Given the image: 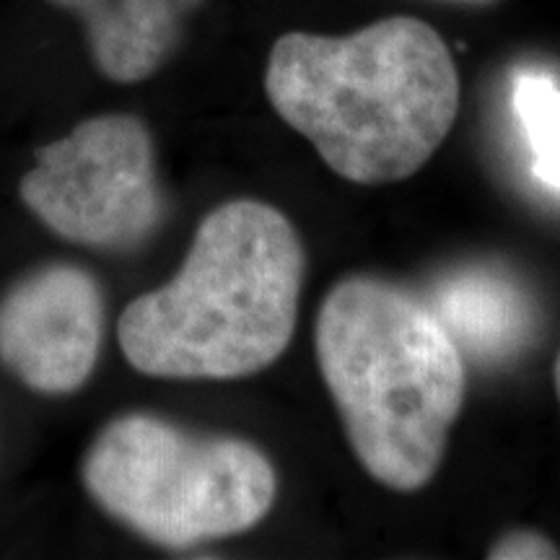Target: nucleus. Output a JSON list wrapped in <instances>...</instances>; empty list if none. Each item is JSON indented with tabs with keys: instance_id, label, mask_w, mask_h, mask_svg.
<instances>
[{
	"instance_id": "1",
	"label": "nucleus",
	"mask_w": 560,
	"mask_h": 560,
	"mask_svg": "<svg viewBox=\"0 0 560 560\" xmlns=\"http://www.w3.org/2000/svg\"><path fill=\"white\" fill-rule=\"evenodd\" d=\"M265 91L280 120L355 185L412 177L459 112L450 47L412 16L374 21L346 37L283 34L270 50Z\"/></svg>"
},
{
	"instance_id": "2",
	"label": "nucleus",
	"mask_w": 560,
	"mask_h": 560,
	"mask_svg": "<svg viewBox=\"0 0 560 560\" xmlns=\"http://www.w3.org/2000/svg\"><path fill=\"white\" fill-rule=\"evenodd\" d=\"M304 265L278 208L223 202L200 221L177 276L122 312L125 359L156 380H242L268 369L296 330Z\"/></svg>"
},
{
	"instance_id": "3",
	"label": "nucleus",
	"mask_w": 560,
	"mask_h": 560,
	"mask_svg": "<svg viewBox=\"0 0 560 560\" xmlns=\"http://www.w3.org/2000/svg\"><path fill=\"white\" fill-rule=\"evenodd\" d=\"M314 350L363 470L400 493L429 486L467 387L431 306L392 280L342 278L319 306Z\"/></svg>"
},
{
	"instance_id": "4",
	"label": "nucleus",
	"mask_w": 560,
	"mask_h": 560,
	"mask_svg": "<svg viewBox=\"0 0 560 560\" xmlns=\"http://www.w3.org/2000/svg\"><path fill=\"white\" fill-rule=\"evenodd\" d=\"M81 475L109 516L164 548L242 535L278 495L276 467L255 444L182 431L149 412L104 425Z\"/></svg>"
},
{
	"instance_id": "5",
	"label": "nucleus",
	"mask_w": 560,
	"mask_h": 560,
	"mask_svg": "<svg viewBox=\"0 0 560 560\" xmlns=\"http://www.w3.org/2000/svg\"><path fill=\"white\" fill-rule=\"evenodd\" d=\"M19 192L47 229L94 249H138L164 221L151 132L132 115L91 117L39 149Z\"/></svg>"
},
{
	"instance_id": "6",
	"label": "nucleus",
	"mask_w": 560,
	"mask_h": 560,
	"mask_svg": "<svg viewBox=\"0 0 560 560\" xmlns=\"http://www.w3.org/2000/svg\"><path fill=\"white\" fill-rule=\"evenodd\" d=\"M104 299L75 265H45L0 299V363L45 395L81 389L100 361Z\"/></svg>"
},
{
	"instance_id": "7",
	"label": "nucleus",
	"mask_w": 560,
	"mask_h": 560,
	"mask_svg": "<svg viewBox=\"0 0 560 560\" xmlns=\"http://www.w3.org/2000/svg\"><path fill=\"white\" fill-rule=\"evenodd\" d=\"M81 19L91 58L115 83L151 79L172 58L202 0H52Z\"/></svg>"
},
{
	"instance_id": "8",
	"label": "nucleus",
	"mask_w": 560,
	"mask_h": 560,
	"mask_svg": "<svg viewBox=\"0 0 560 560\" xmlns=\"http://www.w3.org/2000/svg\"><path fill=\"white\" fill-rule=\"evenodd\" d=\"M450 338L478 361H503L529 332V304L514 280L488 268H465L433 285L431 301Z\"/></svg>"
},
{
	"instance_id": "9",
	"label": "nucleus",
	"mask_w": 560,
	"mask_h": 560,
	"mask_svg": "<svg viewBox=\"0 0 560 560\" xmlns=\"http://www.w3.org/2000/svg\"><path fill=\"white\" fill-rule=\"evenodd\" d=\"M514 112L532 153V172L560 192V86L548 73L516 75Z\"/></svg>"
},
{
	"instance_id": "10",
	"label": "nucleus",
	"mask_w": 560,
	"mask_h": 560,
	"mask_svg": "<svg viewBox=\"0 0 560 560\" xmlns=\"http://www.w3.org/2000/svg\"><path fill=\"white\" fill-rule=\"evenodd\" d=\"M490 560H540V558H560L556 545L540 532L514 529L503 535L488 552Z\"/></svg>"
},
{
	"instance_id": "11",
	"label": "nucleus",
	"mask_w": 560,
	"mask_h": 560,
	"mask_svg": "<svg viewBox=\"0 0 560 560\" xmlns=\"http://www.w3.org/2000/svg\"><path fill=\"white\" fill-rule=\"evenodd\" d=\"M444 3H457V5H490L495 0H444Z\"/></svg>"
},
{
	"instance_id": "12",
	"label": "nucleus",
	"mask_w": 560,
	"mask_h": 560,
	"mask_svg": "<svg viewBox=\"0 0 560 560\" xmlns=\"http://www.w3.org/2000/svg\"><path fill=\"white\" fill-rule=\"evenodd\" d=\"M556 389H558V400H560V355L556 361Z\"/></svg>"
}]
</instances>
